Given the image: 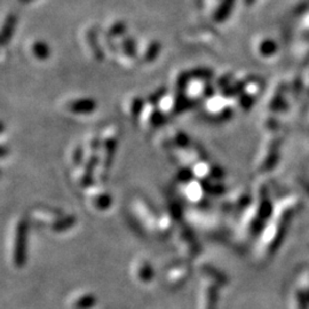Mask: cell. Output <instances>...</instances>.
<instances>
[{"instance_id":"cell-3","label":"cell","mask_w":309,"mask_h":309,"mask_svg":"<svg viewBox=\"0 0 309 309\" xmlns=\"http://www.w3.org/2000/svg\"><path fill=\"white\" fill-rule=\"evenodd\" d=\"M95 302L94 297L92 294L87 293H79L72 298L71 307L73 309H86L93 307Z\"/></svg>"},{"instance_id":"cell-2","label":"cell","mask_w":309,"mask_h":309,"mask_svg":"<svg viewBox=\"0 0 309 309\" xmlns=\"http://www.w3.org/2000/svg\"><path fill=\"white\" fill-rule=\"evenodd\" d=\"M134 274L136 275V278L142 282H148L153 276V270L148 261L146 260H139L134 266Z\"/></svg>"},{"instance_id":"cell-1","label":"cell","mask_w":309,"mask_h":309,"mask_svg":"<svg viewBox=\"0 0 309 309\" xmlns=\"http://www.w3.org/2000/svg\"><path fill=\"white\" fill-rule=\"evenodd\" d=\"M24 228L21 222H18L14 229L13 237H12V244H11V255L12 260L16 266H20L22 264V259L24 257Z\"/></svg>"},{"instance_id":"cell-4","label":"cell","mask_w":309,"mask_h":309,"mask_svg":"<svg viewBox=\"0 0 309 309\" xmlns=\"http://www.w3.org/2000/svg\"><path fill=\"white\" fill-rule=\"evenodd\" d=\"M188 273H189V269L184 265L179 267V268H175V269L173 268L167 274V280L171 284L178 283L177 280H179V283H182V280H186Z\"/></svg>"}]
</instances>
